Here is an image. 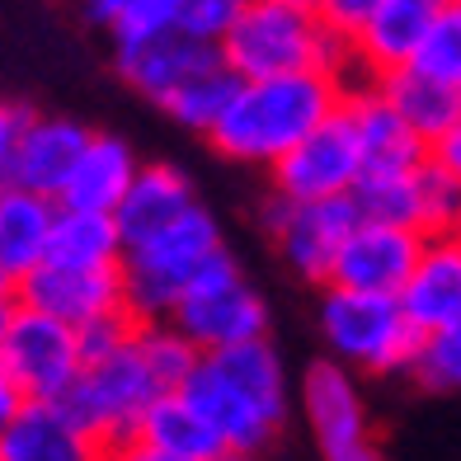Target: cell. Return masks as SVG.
<instances>
[{
    "instance_id": "1",
    "label": "cell",
    "mask_w": 461,
    "mask_h": 461,
    "mask_svg": "<svg viewBox=\"0 0 461 461\" xmlns=\"http://www.w3.org/2000/svg\"><path fill=\"white\" fill-rule=\"evenodd\" d=\"M344 80L330 71H292V76H259L240 80L226 118L212 128V141L226 160L240 165H274L325 128L344 109Z\"/></svg>"
},
{
    "instance_id": "2",
    "label": "cell",
    "mask_w": 461,
    "mask_h": 461,
    "mask_svg": "<svg viewBox=\"0 0 461 461\" xmlns=\"http://www.w3.org/2000/svg\"><path fill=\"white\" fill-rule=\"evenodd\" d=\"M184 395L217 429L226 452L255 456L283 429L287 376L283 358L268 339H249L221 353H203L198 372L184 382Z\"/></svg>"
},
{
    "instance_id": "3",
    "label": "cell",
    "mask_w": 461,
    "mask_h": 461,
    "mask_svg": "<svg viewBox=\"0 0 461 461\" xmlns=\"http://www.w3.org/2000/svg\"><path fill=\"white\" fill-rule=\"evenodd\" d=\"M221 57L240 80L292 71H330L344 80L358 71L353 43L325 24L316 0H249L236 33L221 43Z\"/></svg>"
},
{
    "instance_id": "4",
    "label": "cell",
    "mask_w": 461,
    "mask_h": 461,
    "mask_svg": "<svg viewBox=\"0 0 461 461\" xmlns=\"http://www.w3.org/2000/svg\"><path fill=\"white\" fill-rule=\"evenodd\" d=\"M221 230L207 207H194L184 221L170 230L132 245L122 255V292H128V316L137 325L170 321L175 306L184 302V292L194 287V278L207 268V259L221 255Z\"/></svg>"
},
{
    "instance_id": "5",
    "label": "cell",
    "mask_w": 461,
    "mask_h": 461,
    "mask_svg": "<svg viewBox=\"0 0 461 461\" xmlns=\"http://www.w3.org/2000/svg\"><path fill=\"white\" fill-rule=\"evenodd\" d=\"M321 339L334 363L358 372H410L424 344V330L410 321L401 297L325 287L321 297Z\"/></svg>"
},
{
    "instance_id": "6",
    "label": "cell",
    "mask_w": 461,
    "mask_h": 461,
    "mask_svg": "<svg viewBox=\"0 0 461 461\" xmlns=\"http://www.w3.org/2000/svg\"><path fill=\"white\" fill-rule=\"evenodd\" d=\"M160 395L165 391H160V382L151 376V367H146L141 348L132 339L118 353H109V358L90 363L80 372V382L52 405L67 414L80 433H90L99 447H113L122 438H137L146 410H151Z\"/></svg>"
},
{
    "instance_id": "7",
    "label": "cell",
    "mask_w": 461,
    "mask_h": 461,
    "mask_svg": "<svg viewBox=\"0 0 461 461\" xmlns=\"http://www.w3.org/2000/svg\"><path fill=\"white\" fill-rule=\"evenodd\" d=\"M188 339L203 353H221L249 339H268V306L255 287L245 283L240 264L230 259V249H221L217 259H207V268L194 278V287L184 292V302L170 316Z\"/></svg>"
},
{
    "instance_id": "8",
    "label": "cell",
    "mask_w": 461,
    "mask_h": 461,
    "mask_svg": "<svg viewBox=\"0 0 461 461\" xmlns=\"http://www.w3.org/2000/svg\"><path fill=\"white\" fill-rule=\"evenodd\" d=\"M0 363L14 376V386L24 391V401H61L86 372V353H80V330L43 316L33 306H19L10 334H5V348H0Z\"/></svg>"
},
{
    "instance_id": "9",
    "label": "cell",
    "mask_w": 461,
    "mask_h": 461,
    "mask_svg": "<svg viewBox=\"0 0 461 461\" xmlns=\"http://www.w3.org/2000/svg\"><path fill=\"white\" fill-rule=\"evenodd\" d=\"M302 405L325 461H386L367 429V410H363L358 382H353V367L334 358L311 363L302 382Z\"/></svg>"
},
{
    "instance_id": "10",
    "label": "cell",
    "mask_w": 461,
    "mask_h": 461,
    "mask_svg": "<svg viewBox=\"0 0 461 461\" xmlns=\"http://www.w3.org/2000/svg\"><path fill=\"white\" fill-rule=\"evenodd\" d=\"M268 230H274L278 255L287 259L292 274H302L311 283H330L334 259L348 240V230L358 226V207L353 198H325V203H287L274 194L268 203Z\"/></svg>"
},
{
    "instance_id": "11",
    "label": "cell",
    "mask_w": 461,
    "mask_h": 461,
    "mask_svg": "<svg viewBox=\"0 0 461 461\" xmlns=\"http://www.w3.org/2000/svg\"><path fill=\"white\" fill-rule=\"evenodd\" d=\"M363 151L353 137L344 109L325 128L311 132L297 151L274 165V194L287 203H325V198H348L363 179Z\"/></svg>"
},
{
    "instance_id": "12",
    "label": "cell",
    "mask_w": 461,
    "mask_h": 461,
    "mask_svg": "<svg viewBox=\"0 0 461 461\" xmlns=\"http://www.w3.org/2000/svg\"><path fill=\"white\" fill-rule=\"evenodd\" d=\"M424 230L386 226V221H358L334 259V274L325 287L348 292H376V297H401L410 287L419 255H424Z\"/></svg>"
},
{
    "instance_id": "13",
    "label": "cell",
    "mask_w": 461,
    "mask_h": 461,
    "mask_svg": "<svg viewBox=\"0 0 461 461\" xmlns=\"http://www.w3.org/2000/svg\"><path fill=\"white\" fill-rule=\"evenodd\" d=\"M14 302L80 330V325H90L99 316H118V311H128V292H122V268H61V264H43V268H33V274L14 287Z\"/></svg>"
},
{
    "instance_id": "14",
    "label": "cell",
    "mask_w": 461,
    "mask_h": 461,
    "mask_svg": "<svg viewBox=\"0 0 461 461\" xmlns=\"http://www.w3.org/2000/svg\"><path fill=\"white\" fill-rule=\"evenodd\" d=\"M90 141H95V132L80 128L76 118L24 113V122H19V141H14L10 184L61 203V194H67V184L76 175L80 156L90 151Z\"/></svg>"
},
{
    "instance_id": "15",
    "label": "cell",
    "mask_w": 461,
    "mask_h": 461,
    "mask_svg": "<svg viewBox=\"0 0 461 461\" xmlns=\"http://www.w3.org/2000/svg\"><path fill=\"white\" fill-rule=\"evenodd\" d=\"M344 118L363 151V175H386V170H419L429 165V141L386 104L376 80H348L344 90Z\"/></svg>"
},
{
    "instance_id": "16",
    "label": "cell",
    "mask_w": 461,
    "mask_h": 461,
    "mask_svg": "<svg viewBox=\"0 0 461 461\" xmlns=\"http://www.w3.org/2000/svg\"><path fill=\"white\" fill-rule=\"evenodd\" d=\"M447 5L452 0H382L363 24V33L353 38V67H358V76L376 80L386 71L410 67Z\"/></svg>"
},
{
    "instance_id": "17",
    "label": "cell",
    "mask_w": 461,
    "mask_h": 461,
    "mask_svg": "<svg viewBox=\"0 0 461 461\" xmlns=\"http://www.w3.org/2000/svg\"><path fill=\"white\" fill-rule=\"evenodd\" d=\"M113 61H118L122 80H128L137 95L165 104L179 86H188L194 76L221 67L226 57H221L217 43H203V38H194V33L179 29V33H165V38H156V43H146V48L113 52Z\"/></svg>"
},
{
    "instance_id": "18",
    "label": "cell",
    "mask_w": 461,
    "mask_h": 461,
    "mask_svg": "<svg viewBox=\"0 0 461 461\" xmlns=\"http://www.w3.org/2000/svg\"><path fill=\"white\" fill-rule=\"evenodd\" d=\"M401 306L424 334L461 325V230L424 240L414 278L401 292Z\"/></svg>"
},
{
    "instance_id": "19",
    "label": "cell",
    "mask_w": 461,
    "mask_h": 461,
    "mask_svg": "<svg viewBox=\"0 0 461 461\" xmlns=\"http://www.w3.org/2000/svg\"><path fill=\"white\" fill-rule=\"evenodd\" d=\"M194 207H203L194 198V184L184 179V170L175 165H141L137 184L128 188V198L118 203V230H122V245H141L160 236V230H170L175 221H184Z\"/></svg>"
},
{
    "instance_id": "20",
    "label": "cell",
    "mask_w": 461,
    "mask_h": 461,
    "mask_svg": "<svg viewBox=\"0 0 461 461\" xmlns=\"http://www.w3.org/2000/svg\"><path fill=\"white\" fill-rule=\"evenodd\" d=\"M52 226H57V203L29 188H0V268L19 287L33 268L48 264L52 249Z\"/></svg>"
},
{
    "instance_id": "21",
    "label": "cell",
    "mask_w": 461,
    "mask_h": 461,
    "mask_svg": "<svg viewBox=\"0 0 461 461\" xmlns=\"http://www.w3.org/2000/svg\"><path fill=\"white\" fill-rule=\"evenodd\" d=\"M0 461H104V447L80 433L57 405L29 401L0 433Z\"/></svg>"
},
{
    "instance_id": "22",
    "label": "cell",
    "mask_w": 461,
    "mask_h": 461,
    "mask_svg": "<svg viewBox=\"0 0 461 461\" xmlns=\"http://www.w3.org/2000/svg\"><path fill=\"white\" fill-rule=\"evenodd\" d=\"M141 175V160L132 146L113 132H95L90 151L80 156L76 175L61 194V207H86V212H118V203L128 198V188Z\"/></svg>"
},
{
    "instance_id": "23",
    "label": "cell",
    "mask_w": 461,
    "mask_h": 461,
    "mask_svg": "<svg viewBox=\"0 0 461 461\" xmlns=\"http://www.w3.org/2000/svg\"><path fill=\"white\" fill-rule=\"evenodd\" d=\"M122 230L113 212H86V207H61L57 203V226H52V249L48 264L61 268H122Z\"/></svg>"
},
{
    "instance_id": "24",
    "label": "cell",
    "mask_w": 461,
    "mask_h": 461,
    "mask_svg": "<svg viewBox=\"0 0 461 461\" xmlns=\"http://www.w3.org/2000/svg\"><path fill=\"white\" fill-rule=\"evenodd\" d=\"M376 90L386 95V104H391V109L401 113L429 146L461 118V90H456V86H443V80H433V76L414 71V67L376 76Z\"/></svg>"
},
{
    "instance_id": "25",
    "label": "cell",
    "mask_w": 461,
    "mask_h": 461,
    "mask_svg": "<svg viewBox=\"0 0 461 461\" xmlns=\"http://www.w3.org/2000/svg\"><path fill=\"white\" fill-rule=\"evenodd\" d=\"M137 438L156 443L160 452L170 456H184V461H221L226 456V443L217 438V429L203 419V410L188 401L184 391H170L146 410Z\"/></svg>"
},
{
    "instance_id": "26",
    "label": "cell",
    "mask_w": 461,
    "mask_h": 461,
    "mask_svg": "<svg viewBox=\"0 0 461 461\" xmlns=\"http://www.w3.org/2000/svg\"><path fill=\"white\" fill-rule=\"evenodd\" d=\"M424 170V165H419ZM419 170H386V175H363L353 188V207L363 221H386V226H410L424 230V198H419Z\"/></svg>"
},
{
    "instance_id": "27",
    "label": "cell",
    "mask_w": 461,
    "mask_h": 461,
    "mask_svg": "<svg viewBox=\"0 0 461 461\" xmlns=\"http://www.w3.org/2000/svg\"><path fill=\"white\" fill-rule=\"evenodd\" d=\"M236 90H240V76L221 61V67H212V71L194 76L188 86H179L170 99L160 104V109L170 113L175 122H184V128H194V132H203V137H212V128L226 118L230 99H236Z\"/></svg>"
},
{
    "instance_id": "28",
    "label": "cell",
    "mask_w": 461,
    "mask_h": 461,
    "mask_svg": "<svg viewBox=\"0 0 461 461\" xmlns=\"http://www.w3.org/2000/svg\"><path fill=\"white\" fill-rule=\"evenodd\" d=\"M137 348L146 367H151V376L160 382V391H184V382L198 372L203 363V348L188 339V334L175 325V321H156V325H137Z\"/></svg>"
},
{
    "instance_id": "29",
    "label": "cell",
    "mask_w": 461,
    "mask_h": 461,
    "mask_svg": "<svg viewBox=\"0 0 461 461\" xmlns=\"http://www.w3.org/2000/svg\"><path fill=\"white\" fill-rule=\"evenodd\" d=\"M184 5L188 0H132V5L118 14V24L109 29L113 52H132V48L156 43L165 33H179L184 29Z\"/></svg>"
},
{
    "instance_id": "30",
    "label": "cell",
    "mask_w": 461,
    "mask_h": 461,
    "mask_svg": "<svg viewBox=\"0 0 461 461\" xmlns=\"http://www.w3.org/2000/svg\"><path fill=\"white\" fill-rule=\"evenodd\" d=\"M410 67L433 76V80H443V86H456L461 90V5H456V0H452L443 14H438L433 33L424 38V48L414 52Z\"/></svg>"
},
{
    "instance_id": "31",
    "label": "cell",
    "mask_w": 461,
    "mask_h": 461,
    "mask_svg": "<svg viewBox=\"0 0 461 461\" xmlns=\"http://www.w3.org/2000/svg\"><path fill=\"white\" fill-rule=\"evenodd\" d=\"M414 382L424 391H461V325H447V330H433L424 334L419 344V358H414Z\"/></svg>"
},
{
    "instance_id": "32",
    "label": "cell",
    "mask_w": 461,
    "mask_h": 461,
    "mask_svg": "<svg viewBox=\"0 0 461 461\" xmlns=\"http://www.w3.org/2000/svg\"><path fill=\"white\" fill-rule=\"evenodd\" d=\"M419 198H424V236H447L461 230V184L443 165H424L419 170Z\"/></svg>"
},
{
    "instance_id": "33",
    "label": "cell",
    "mask_w": 461,
    "mask_h": 461,
    "mask_svg": "<svg viewBox=\"0 0 461 461\" xmlns=\"http://www.w3.org/2000/svg\"><path fill=\"white\" fill-rule=\"evenodd\" d=\"M249 0H188L184 5V33L203 38V43H226L230 33H236L240 14H245Z\"/></svg>"
},
{
    "instance_id": "34",
    "label": "cell",
    "mask_w": 461,
    "mask_h": 461,
    "mask_svg": "<svg viewBox=\"0 0 461 461\" xmlns=\"http://www.w3.org/2000/svg\"><path fill=\"white\" fill-rule=\"evenodd\" d=\"M132 339H137V321L128 316V311L80 325V353H86V367L99 363V358H109V353H118L122 344H132Z\"/></svg>"
},
{
    "instance_id": "35",
    "label": "cell",
    "mask_w": 461,
    "mask_h": 461,
    "mask_svg": "<svg viewBox=\"0 0 461 461\" xmlns=\"http://www.w3.org/2000/svg\"><path fill=\"white\" fill-rule=\"evenodd\" d=\"M382 5V0H316V10H321V19L339 33V38H358L363 33V24L372 19V10Z\"/></svg>"
},
{
    "instance_id": "36",
    "label": "cell",
    "mask_w": 461,
    "mask_h": 461,
    "mask_svg": "<svg viewBox=\"0 0 461 461\" xmlns=\"http://www.w3.org/2000/svg\"><path fill=\"white\" fill-rule=\"evenodd\" d=\"M19 122H24V109L0 99V188H10V170H14V141H19Z\"/></svg>"
},
{
    "instance_id": "37",
    "label": "cell",
    "mask_w": 461,
    "mask_h": 461,
    "mask_svg": "<svg viewBox=\"0 0 461 461\" xmlns=\"http://www.w3.org/2000/svg\"><path fill=\"white\" fill-rule=\"evenodd\" d=\"M429 160H433V165H443V170L461 184V118H456L452 128L429 146Z\"/></svg>"
},
{
    "instance_id": "38",
    "label": "cell",
    "mask_w": 461,
    "mask_h": 461,
    "mask_svg": "<svg viewBox=\"0 0 461 461\" xmlns=\"http://www.w3.org/2000/svg\"><path fill=\"white\" fill-rule=\"evenodd\" d=\"M104 461H184V456L160 452L156 443H146V438H122V443L104 447Z\"/></svg>"
},
{
    "instance_id": "39",
    "label": "cell",
    "mask_w": 461,
    "mask_h": 461,
    "mask_svg": "<svg viewBox=\"0 0 461 461\" xmlns=\"http://www.w3.org/2000/svg\"><path fill=\"white\" fill-rule=\"evenodd\" d=\"M24 405H29V401H24V391L14 386V376L5 372V363H0V433H5V429L14 424Z\"/></svg>"
},
{
    "instance_id": "40",
    "label": "cell",
    "mask_w": 461,
    "mask_h": 461,
    "mask_svg": "<svg viewBox=\"0 0 461 461\" xmlns=\"http://www.w3.org/2000/svg\"><path fill=\"white\" fill-rule=\"evenodd\" d=\"M86 5V14L95 19V24H104V29H113L118 24V14L132 5V0H80Z\"/></svg>"
},
{
    "instance_id": "41",
    "label": "cell",
    "mask_w": 461,
    "mask_h": 461,
    "mask_svg": "<svg viewBox=\"0 0 461 461\" xmlns=\"http://www.w3.org/2000/svg\"><path fill=\"white\" fill-rule=\"evenodd\" d=\"M14 311H19V302H14V297H0V348H5V334H10Z\"/></svg>"
},
{
    "instance_id": "42",
    "label": "cell",
    "mask_w": 461,
    "mask_h": 461,
    "mask_svg": "<svg viewBox=\"0 0 461 461\" xmlns=\"http://www.w3.org/2000/svg\"><path fill=\"white\" fill-rule=\"evenodd\" d=\"M0 297H14V283L5 278V268H0Z\"/></svg>"
},
{
    "instance_id": "43",
    "label": "cell",
    "mask_w": 461,
    "mask_h": 461,
    "mask_svg": "<svg viewBox=\"0 0 461 461\" xmlns=\"http://www.w3.org/2000/svg\"><path fill=\"white\" fill-rule=\"evenodd\" d=\"M221 461H255V456H240V452H226Z\"/></svg>"
},
{
    "instance_id": "44",
    "label": "cell",
    "mask_w": 461,
    "mask_h": 461,
    "mask_svg": "<svg viewBox=\"0 0 461 461\" xmlns=\"http://www.w3.org/2000/svg\"><path fill=\"white\" fill-rule=\"evenodd\" d=\"M456 5H461V0H456Z\"/></svg>"
}]
</instances>
